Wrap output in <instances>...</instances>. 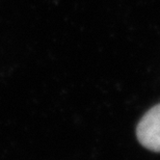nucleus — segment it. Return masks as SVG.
<instances>
[{"mask_svg":"<svg viewBox=\"0 0 160 160\" xmlns=\"http://www.w3.org/2000/svg\"><path fill=\"white\" fill-rule=\"evenodd\" d=\"M136 136L146 149L160 153V104L151 108L137 125Z\"/></svg>","mask_w":160,"mask_h":160,"instance_id":"f257e3e1","label":"nucleus"}]
</instances>
